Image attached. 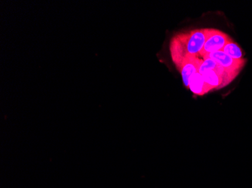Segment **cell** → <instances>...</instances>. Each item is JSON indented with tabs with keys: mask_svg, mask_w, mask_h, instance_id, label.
<instances>
[{
	"mask_svg": "<svg viewBox=\"0 0 252 188\" xmlns=\"http://www.w3.org/2000/svg\"><path fill=\"white\" fill-rule=\"evenodd\" d=\"M213 30L212 28L191 29L178 32L171 38L170 54L176 68L189 58L198 56Z\"/></svg>",
	"mask_w": 252,
	"mask_h": 188,
	"instance_id": "1",
	"label": "cell"
},
{
	"mask_svg": "<svg viewBox=\"0 0 252 188\" xmlns=\"http://www.w3.org/2000/svg\"><path fill=\"white\" fill-rule=\"evenodd\" d=\"M202 76L205 81L212 86L215 90H219L226 87L236 78V76L226 71L218 63L212 69L205 71Z\"/></svg>",
	"mask_w": 252,
	"mask_h": 188,
	"instance_id": "2",
	"label": "cell"
},
{
	"mask_svg": "<svg viewBox=\"0 0 252 188\" xmlns=\"http://www.w3.org/2000/svg\"><path fill=\"white\" fill-rule=\"evenodd\" d=\"M203 58L204 59L210 58L212 60H215V62L220 65L226 71H227L230 74L233 75L236 77L242 71V69H243L245 65L246 64V62H247L246 58L236 60V59H233V58L228 56L226 54L223 53L222 51L209 54Z\"/></svg>",
	"mask_w": 252,
	"mask_h": 188,
	"instance_id": "3",
	"label": "cell"
},
{
	"mask_svg": "<svg viewBox=\"0 0 252 188\" xmlns=\"http://www.w3.org/2000/svg\"><path fill=\"white\" fill-rule=\"evenodd\" d=\"M232 40L233 39L228 36L227 34L219 30V29H214L211 36L208 38L207 40L205 42L203 49H202L199 55L202 56V57H205L209 54L222 51L223 47L228 42H231Z\"/></svg>",
	"mask_w": 252,
	"mask_h": 188,
	"instance_id": "4",
	"label": "cell"
},
{
	"mask_svg": "<svg viewBox=\"0 0 252 188\" xmlns=\"http://www.w3.org/2000/svg\"><path fill=\"white\" fill-rule=\"evenodd\" d=\"M202 63V60H199L198 56H196V57L189 58L177 67L178 71L181 73L183 82L187 88H189V80L191 77L196 73H199V68Z\"/></svg>",
	"mask_w": 252,
	"mask_h": 188,
	"instance_id": "5",
	"label": "cell"
},
{
	"mask_svg": "<svg viewBox=\"0 0 252 188\" xmlns=\"http://www.w3.org/2000/svg\"><path fill=\"white\" fill-rule=\"evenodd\" d=\"M189 89L195 95L203 96L215 90L212 86L205 81L202 75L196 73L189 80Z\"/></svg>",
	"mask_w": 252,
	"mask_h": 188,
	"instance_id": "6",
	"label": "cell"
},
{
	"mask_svg": "<svg viewBox=\"0 0 252 188\" xmlns=\"http://www.w3.org/2000/svg\"><path fill=\"white\" fill-rule=\"evenodd\" d=\"M222 52L226 54L228 56H230V57L233 58V59H236V60L244 58L243 57V56H244V53H243L241 48H240L236 42H233V40H232L231 42H228V43L223 47V49H222Z\"/></svg>",
	"mask_w": 252,
	"mask_h": 188,
	"instance_id": "7",
	"label": "cell"
}]
</instances>
